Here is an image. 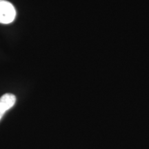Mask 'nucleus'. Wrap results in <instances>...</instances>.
<instances>
[{
    "instance_id": "f03ea898",
    "label": "nucleus",
    "mask_w": 149,
    "mask_h": 149,
    "mask_svg": "<svg viewBox=\"0 0 149 149\" xmlns=\"http://www.w3.org/2000/svg\"><path fill=\"white\" fill-rule=\"evenodd\" d=\"M16 102V97L11 93H6L0 97V120L7 111L10 109Z\"/></svg>"
},
{
    "instance_id": "f257e3e1",
    "label": "nucleus",
    "mask_w": 149,
    "mask_h": 149,
    "mask_svg": "<svg viewBox=\"0 0 149 149\" xmlns=\"http://www.w3.org/2000/svg\"><path fill=\"white\" fill-rule=\"evenodd\" d=\"M16 10L14 6L6 0H0V24H8L14 21Z\"/></svg>"
}]
</instances>
